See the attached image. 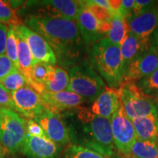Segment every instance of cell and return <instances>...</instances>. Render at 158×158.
<instances>
[{
  "instance_id": "6da1fadb",
  "label": "cell",
  "mask_w": 158,
  "mask_h": 158,
  "mask_svg": "<svg viewBox=\"0 0 158 158\" xmlns=\"http://www.w3.org/2000/svg\"><path fill=\"white\" fill-rule=\"evenodd\" d=\"M25 26L42 36L54 52L60 65L77 64L87 50L76 21L64 18L27 16Z\"/></svg>"
},
{
  "instance_id": "7a4b0ae2",
  "label": "cell",
  "mask_w": 158,
  "mask_h": 158,
  "mask_svg": "<svg viewBox=\"0 0 158 158\" xmlns=\"http://www.w3.org/2000/svg\"><path fill=\"white\" fill-rule=\"evenodd\" d=\"M68 127L70 143L108 157L115 155L110 120L95 115L89 108L78 106L60 114Z\"/></svg>"
},
{
  "instance_id": "3957f363",
  "label": "cell",
  "mask_w": 158,
  "mask_h": 158,
  "mask_svg": "<svg viewBox=\"0 0 158 158\" xmlns=\"http://www.w3.org/2000/svg\"><path fill=\"white\" fill-rule=\"evenodd\" d=\"M89 64L100 73L110 88L117 89L124 81V70L119 45L104 37L89 51Z\"/></svg>"
},
{
  "instance_id": "277c9868",
  "label": "cell",
  "mask_w": 158,
  "mask_h": 158,
  "mask_svg": "<svg viewBox=\"0 0 158 158\" xmlns=\"http://www.w3.org/2000/svg\"><path fill=\"white\" fill-rule=\"evenodd\" d=\"M68 69L70 78L68 92L92 102L106 89L107 86L101 77L86 62H80Z\"/></svg>"
},
{
  "instance_id": "5b68a950",
  "label": "cell",
  "mask_w": 158,
  "mask_h": 158,
  "mask_svg": "<svg viewBox=\"0 0 158 158\" xmlns=\"http://www.w3.org/2000/svg\"><path fill=\"white\" fill-rule=\"evenodd\" d=\"M27 131L26 119L15 110L2 108L0 114V142L6 153L15 155L21 152Z\"/></svg>"
},
{
  "instance_id": "8992f818",
  "label": "cell",
  "mask_w": 158,
  "mask_h": 158,
  "mask_svg": "<svg viewBox=\"0 0 158 158\" xmlns=\"http://www.w3.org/2000/svg\"><path fill=\"white\" fill-rule=\"evenodd\" d=\"M117 92L124 113L131 121L136 118L157 115L152 97L144 94L135 84L123 82Z\"/></svg>"
},
{
  "instance_id": "52a82bcc",
  "label": "cell",
  "mask_w": 158,
  "mask_h": 158,
  "mask_svg": "<svg viewBox=\"0 0 158 158\" xmlns=\"http://www.w3.org/2000/svg\"><path fill=\"white\" fill-rule=\"evenodd\" d=\"M28 9L32 13L27 16L64 18L76 21L81 8V1L51 0L29 2Z\"/></svg>"
},
{
  "instance_id": "ba28073f",
  "label": "cell",
  "mask_w": 158,
  "mask_h": 158,
  "mask_svg": "<svg viewBox=\"0 0 158 158\" xmlns=\"http://www.w3.org/2000/svg\"><path fill=\"white\" fill-rule=\"evenodd\" d=\"M114 143L116 149L122 155H130L137 136L132 121L124 113L121 102L110 118Z\"/></svg>"
},
{
  "instance_id": "9c48e42d",
  "label": "cell",
  "mask_w": 158,
  "mask_h": 158,
  "mask_svg": "<svg viewBox=\"0 0 158 158\" xmlns=\"http://www.w3.org/2000/svg\"><path fill=\"white\" fill-rule=\"evenodd\" d=\"M78 30L81 35L87 49L91 48L94 44L102 39L110 29V22H101L83 7L79 11L76 19Z\"/></svg>"
},
{
  "instance_id": "30bf717a",
  "label": "cell",
  "mask_w": 158,
  "mask_h": 158,
  "mask_svg": "<svg viewBox=\"0 0 158 158\" xmlns=\"http://www.w3.org/2000/svg\"><path fill=\"white\" fill-rule=\"evenodd\" d=\"M15 111L26 119H35L46 109L40 94L30 86L11 92Z\"/></svg>"
},
{
  "instance_id": "8fae6325",
  "label": "cell",
  "mask_w": 158,
  "mask_h": 158,
  "mask_svg": "<svg viewBox=\"0 0 158 158\" xmlns=\"http://www.w3.org/2000/svg\"><path fill=\"white\" fill-rule=\"evenodd\" d=\"M34 120L41 126L46 137L51 141L62 147L70 143L68 127L60 114L45 109Z\"/></svg>"
},
{
  "instance_id": "7c38bea8",
  "label": "cell",
  "mask_w": 158,
  "mask_h": 158,
  "mask_svg": "<svg viewBox=\"0 0 158 158\" xmlns=\"http://www.w3.org/2000/svg\"><path fill=\"white\" fill-rule=\"evenodd\" d=\"M63 147L47 137H37L27 134L21 152L27 158H59Z\"/></svg>"
},
{
  "instance_id": "4fadbf2b",
  "label": "cell",
  "mask_w": 158,
  "mask_h": 158,
  "mask_svg": "<svg viewBox=\"0 0 158 158\" xmlns=\"http://www.w3.org/2000/svg\"><path fill=\"white\" fill-rule=\"evenodd\" d=\"M19 30L27 41L35 62L56 65L57 60L54 52L45 40L23 23L19 25Z\"/></svg>"
},
{
  "instance_id": "5bb4252c",
  "label": "cell",
  "mask_w": 158,
  "mask_h": 158,
  "mask_svg": "<svg viewBox=\"0 0 158 158\" xmlns=\"http://www.w3.org/2000/svg\"><path fill=\"white\" fill-rule=\"evenodd\" d=\"M130 32L142 39L150 37L158 27V3L150 5L141 14L126 19Z\"/></svg>"
},
{
  "instance_id": "9a60e30c",
  "label": "cell",
  "mask_w": 158,
  "mask_h": 158,
  "mask_svg": "<svg viewBox=\"0 0 158 158\" xmlns=\"http://www.w3.org/2000/svg\"><path fill=\"white\" fill-rule=\"evenodd\" d=\"M158 68V48H150L130 65L123 82L136 84L138 81L149 76Z\"/></svg>"
},
{
  "instance_id": "2e32d148",
  "label": "cell",
  "mask_w": 158,
  "mask_h": 158,
  "mask_svg": "<svg viewBox=\"0 0 158 158\" xmlns=\"http://www.w3.org/2000/svg\"><path fill=\"white\" fill-rule=\"evenodd\" d=\"M40 98L47 110L59 114L81 106L86 101L82 97L68 91L59 92H44L40 94Z\"/></svg>"
},
{
  "instance_id": "e0dca14e",
  "label": "cell",
  "mask_w": 158,
  "mask_h": 158,
  "mask_svg": "<svg viewBox=\"0 0 158 158\" xmlns=\"http://www.w3.org/2000/svg\"><path fill=\"white\" fill-rule=\"evenodd\" d=\"M15 31L18 43V64H19L18 69L27 78L29 86L40 94L44 92L35 84L31 78V72H32L33 66L35 63V59L33 58L24 37L19 30V25L15 26Z\"/></svg>"
},
{
  "instance_id": "ac0fdd59",
  "label": "cell",
  "mask_w": 158,
  "mask_h": 158,
  "mask_svg": "<svg viewBox=\"0 0 158 158\" xmlns=\"http://www.w3.org/2000/svg\"><path fill=\"white\" fill-rule=\"evenodd\" d=\"M150 47V39H142L130 31L128 33L120 47L124 73L126 74L130 65L149 50Z\"/></svg>"
},
{
  "instance_id": "d6986e66",
  "label": "cell",
  "mask_w": 158,
  "mask_h": 158,
  "mask_svg": "<svg viewBox=\"0 0 158 158\" xmlns=\"http://www.w3.org/2000/svg\"><path fill=\"white\" fill-rule=\"evenodd\" d=\"M119 106L120 100L117 89L106 87V89L92 101L89 109L95 115L110 120Z\"/></svg>"
},
{
  "instance_id": "ffe728a7",
  "label": "cell",
  "mask_w": 158,
  "mask_h": 158,
  "mask_svg": "<svg viewBox=\"0 0 158 158\" xmlns=\"http://www.w3.org/2000/svg\"><path fill=\"white\" fill-rule=\"evenodd\" d=\"M137 139L158 143L157 115L140 117L132 120Z\"/></svg>"
},
{
  "instance_id": "44dd1931",
  "label": "cell",
  "mask_w": 158,
  "mask_h": 158,
  "mask_svg": "<svg viewBox=\"0 0 158 158\" xmlns=\"http://www.w3.org/2000/svg\"><path fill=\"white\" fill-rule=\"evenodd\" d=\"M70 83L68 72L56 65H50L48 76L44 84L45 92H59L67 91Z\"/></svg>"
},
{
  "instance_id": "7402d4cb",
  "label": "cell",
  "mask_w": 158,
  "mask_h": 158,
  "mask_svg": "<svg viewBox=\"0 0 158 158\" xmlns=\"http://www.w3.org/2000/svg\"><path fill=\"white\" fill-rule=\"evenodd\" d=\"M129 32L130 30L126 19L122 15L114 14L113 19L110 21V29L106 37L112 43L121 47Z\"/></svg>"
},
{
  "instance_id": "603a6c76",
  "label": "cell",
  "mask_w": 158,
  "mask_h": 158,
  "mask_svg": "<svg viewBox=\"0 0 158 158\" xmlns=\"http://www.w3.org/2000/svg\"><path fill=\"white\" fill-rule=\"evenodd\" d=\"M0 84L10 93L27 86H29L27 78L19 69H15L8 76L0 80Z\"/></svg>"
},
{
  "instance_id": "cb8c5ba5",
  "label": "cell",
  "mask_w": 158,
  "mask_h": 158,
  "mask_svg": "<svg viewBox=\"0 0 158 158\" xmlns=\"http://www.w3.org/2000/svg\"><path fill=\"white\" fill-rule=\"evenodd\" d=\"M62 158H109L102 154L88 148L76 145L69 144L65 148Z\"/></svg>"
},
{
  "instance_id": "d4e9b609",
  "label": "cell",
  "mask_w": 158,
  "mask_h": 158,
  "mask_svg": "<svg viewBox=\"0 0 158 158\" xmlns=\"http://www.w3.org/2000/svg\"><path fill=\"white\" fill-rule=\"evenodd\" d=\"M135 84L145 94L157 98L158 96V68L152 73L141 78Z\"/></svg>"
},
{
  "instance_id": "484cf974",
  "label": "cell",
  "mask_w": 158,
  "mask_h": 158,
  "mask_svg": "<svg viewBox=\"0 0 158 158\" xmlns=\"http://www.w3.org/2000/svg\"><path fill=\"white\" fill-rule=\"evenodd\" d=\"M0 23L6 26H16L22 23L15 10L8 2L2 0H0Z\"/></svg>"
},
{
  "instance_id": "4316f807",
  "label": "cell",
  "mask_w": 158,
  "mask_h": 158,
  "mask_svg": "<svg viewBox=\"0 0 158 158\" xmlns=\"http://www.w3.org/2000/svg\"><path fill=\"white\" fill-rule=\"evenodd\" d=\"M81 4L83 7L87 9L101 22H110L113 19L114 13L112 11L97 5L93 1H82Z\"/></svg>"
},
{
  "instance_id": "83f0119b",
  "label": "cell",
  "mask_w": 158,
  "mask_h": 158,
  "mask_svg": "<svg viewBox=\"0 0 158 158\" xmlns=\"http://www.w3.org/2000/svg\"><path fill=\"white\" fill-rule=\"evenodd\" d=\"M5 54L18 68V43L14 25L8 26Z\"/></svg>"
},
{
  "instance_id": "f1b7e54d",
  "label": "cell",
  "mask_w": 158,
  "mask_h": 158,
  "mask_svg": "<svg viewBox=\"0 0 158 158\" xmlns=\"http://www.w3.org/2000/svg\"><path fill=\"white\" fill-rule=\"evenodd\" d=\"M51 64L42 62H35L31 72V78L37 86L45 92L44 84L48 76L49 68Z\"/></svg>"
},
{
  "instance_id": "f546056e",
  "label": "cell",
  "mask_w": 158,
  "mask_h": 158,
  "mask_svg": "<svg viewBox=\"0 0 158 158\" xmlns=\"http://www.w3.org/2000/svg\"><path fill=\"white\" fill-rule=\"evenodd\" d=\"M18 69L6 54L0 55V80Z\"/></svg>"
},
{
  "instance_id": "4dcf8cb0",
  "label": "cell",
  "mask_w": 158,
  "mask_h": 158,
  "mask_svg": "<svg viewBox=\"0 0 158 158\" xmlns=\"http://www.w3.org/2000/svg\"><path fill=\"white\" fill-rule=\"evenodd\" d=\"M26 131L27 134L32 136L46 137L43 128L34 119H26Z\"/></svg>"
},
{
  "instance_id": "1f68e13d",
  "label": "cell",
  "mask_w": 158,
  "mask_h": 158,
  "mask_svg": "<svg viewBox=\"0 0 158 158\" xmlns=\"http://www.w3.org/2000/svg\"><path fill=\"white\" fill-rule=\"evenodd\" d=\"M0 106L15 110L11 93L0 84Z\"/></svg>"
},
{
  "instance_id": "d6a6232c",
  "label": "cell",
  "mask_w": 158,
  "mask_h": 158,
  "mask_svg": "<svg viewBox=\"0 0 158 158\" xmlns=\"http://www.w3.org/2000/svg\"><path fill=\"white\" fill-rule=\"evenodd\" d=\"M153 2V1H150V0H135V5L132 11V16H137L141 14Z\"/></svg>"
},
{
  "instance_id": "836d02e7",
  "label": "cell",
  "mask_w": 158,
  "mask_h": 158,
  "mask_svg": "<svg viewBox=\"0 0 158 158\" xmlns=\"http://www.w3.org/2000/svg\"><path fill=\"white\" fill-rule=\"evenodd\" d=\"M8 27L0 23V55L5 54Z\"/></svg>"
},
{
  "instance_id": "e575fe53",
  "label": "cell",
  "mask_w": 158,
  "mask_h": 158,
  "mask_svg": "<svg viewBox=\"0 0 158 158\" xmlns=\"http://www.w3.org/2000/svg\"><path fill=\"white\" fill-rule=\"evenodd\" d=\"M150 45L153 48H158V27L150 37Z\"/></svg>"
},
{
  "instance_id": "d590c367",
  "label": "cell",
  "mask_w": 158,
  "mask_h": 158,
  "mask_svg": "<svg viewBox=\"0 0 158 158\" xmlns=\"http://www.w3.org/2000/svg\"><path fill=\"white\" fill-rule=\"evenodd\" d=\"M93 2L94 3H96L97 5L101 6V7H103L105 8H107L110 10L109 3H108V0H94ZM112 13H113V12H112Z\"/></svg>"
},
{
  "instance_id": "8d00e7d4",
  "label": "cell",
  "mask_w": 158,
  "mask_h": 158,
  "mask_svg": "<svg viewBox=\"0 0 158 158\" xmlns=\"http://www.w3.org/2000/svg\"><path fill=\"white\" fill-rule=\"evenodd\" d=\"M6 154L7 153H6L5 149H4L1 142H0V158H5Z\"/></svg>"
},
{
  "instance_id": "74e56055",
  "label": "cell",
  "mask_w": 158,
  "mask_h": 158,
  "mask_svg": "<svg viewBox=\"0 0 158 158\" xmlns=\"http://www.w3.org/2000/svg\"><path fill=\"white\" fill-rule=\"evenodd\" d=\"M114 158H135V157H133V156H131L130 155H124L123 157H121V156L114 155Z\"/></svg>"
},
{
  "instance_id": "f35d334b",
  "label": "cell",
  "mask_w": 158,
  "mask_h": 158,
  "mask_svg": "<svg viewBox=\"0 0 158 158\" xmlns=\"http://www.w3.org/2000/svg\"><path fill=\"white\" fill-rule=\"evenodd\" d=\"M155 106H156V110H157V115L158 118V101H155Z\"/></svg>"
},
{
  "instance_id": "ab89813d",
  "label": "cell",
  "mask_w": 158,
  "mask_h": 158,
  "mask_svg": "<svg viewBox=\"0 0 158 158\" xmlns=\"http://www.w3.org/2000/svg\"><path fill=\"white\" fill-rule=\"evenodd\" d=\"M155 101H158V96L157 97V98H156V100Z\"/></svg>"
},
{
  "instance_id": "60d3db41",
  "label": "cell",
  "mask_w": 158,
  "mask_h": 158,
  "mask_svg": "<svg viewBox=\"0 0 158 158\" xmlns=\"http://www.w3.org/2000/svg\"><path fill=\"white\" fill-rule=\"evenodd\" d=\"M2 108L1 106H0V114H1V110H2Z\"/></svg>"
},
{
  "instance_id": "b9f144b4",
  "label": "cell",
  "mask_w": 158,
  "mask_h": 158,
  "mask_svg": "<svg viewBox=\"0 0 158 158\" xmlns=\"http://www.w3.org/2000/svg\"><path fill=\"white\" fill-rule=\"evenodd\" d=\"M15 158H16V157H15Z\"/></svg>"
}]
</instances>
